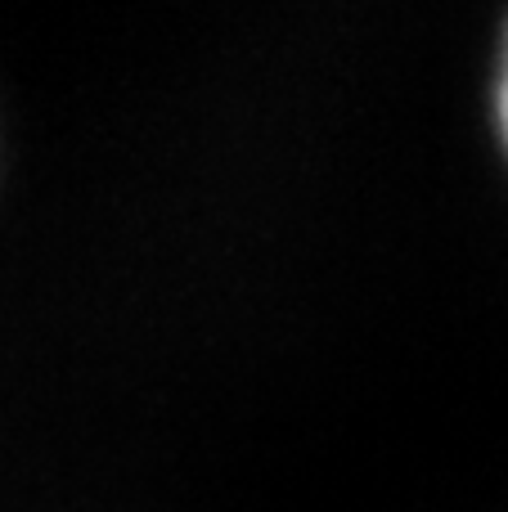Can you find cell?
<instances>
[{"label":"cell","mask_w":508,"mask_h":512,"mask_svg":"<svg viewBox=\"0 0 508 512\" xmlns=\"http://www.w3.org/2000/svg\"><path fill=\"white\" fill-rule=\"evenodd\" d=\"M495 117H500V135L508 149V36H504V54H500V77H495Z\"/></svg>","instance_id":"1"}]
</instances>
